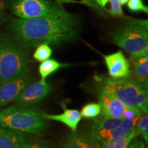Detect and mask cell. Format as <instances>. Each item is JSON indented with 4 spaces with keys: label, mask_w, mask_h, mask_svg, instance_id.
I'll use <instances>...</instances> for the list:
<instances>
[{
    "label": "cell",
    "mask_w": 148,
    "mask_h": 148,
    "mask_svg": "<svg viewBox=\"0 0 148 148\" xmlns=\"http://www.w3.org/2000/svg\"><path fill=\"white\" fill-rule=\"evenodd\" d=\"M44 116L48 120L58 121L65 124L71 130L72 132L76 131L77 125L80 121V112L75 109H68L64 106V112L59 114H49L44 112Z\"/></svg>",
    "instance_id": "cell-15"
},
{
    "label": "cell",
    "mask_w": 148,
    "mask_h": 148,
    "mask_svg": "<svg viewBox=\"0 0 148 148\" xmlns=\"http://www.w3.org/2000/svg\"><path fill=\"white\" fill-rule=\"evenodd\" d=\"M95 1L100 6L102 7V8H104V6L108 1V0H95Z\"/></svg>",
    "instance_id": "cell-28"
},
{
    "label": "cell",
    "mask_w": 148,
    "mask_h": 148,
    "mask_svg": "<svg viewBox=\"0 0 148 148\" xmlns=\"http://www.w3.org/2000/svg\"><path fill=\"white\" fill-rule=\"evenodd\" d=\"M62 8L50 0H17L12 11L20 18H32L48 15Z\"/></svg>",
    "instance_id": "cell-6"
},
{
    "label": "cell",
    "mask_w": 148,
    "mask_h": 148,
    "mask_svg": "<svg viewBox=\"0 0 148 148\" xmlns=\"http://www.w3.org/2000/svg\"><path fill=\"white\" fill-rule=\"evenodd\" d=\"M111 5V9L108 10V12L113 16H123L121 4L119 0H108Z\"/></svg>",
    "instance_id": "cell-24"
},
{
    "label": "cell",
    "mask_w": 148,
    "mask_h": 148,
    "mask_svg": "<svg viewBox=\"0 0 148 148\" xmlns=\"http://www.w3.org/2000/svg\"><path fill=\"white\" fill-rule=\"evenodd\" d=\"M98 99L101 106V114L103 116L123 119L126 107L121 101L101 90L98 94Z\"/></svg>",
    "instance_id": "cell-11"
},
{
    "label": "cell",
    "mask_w": 148,
    "mask_h": 148,
    "mask_svg": "<svg viewBox=\"0 0 148 148\" xmlns=\"http://www.w3.org/2000/svg\"><path fill=\"white\" fill-rule=\"evenodd\" d=\"M82 1H86V2L89 3V4L91 5V6H93V7H95V5L92 4V2H91V0H82Z\"/></svg>",
    "instance_id": "cell-30"
},
{
    "label": "cell",
    "mask_w": 148,
    "mask_h": 148,
    "mask_svg": "<svg viewBox=\"0 0 148 148\" xmlns=\"http://www.w3.org/2000/svg\"><path fill=\"white\" fill-rule=\"evenodd\" d=\"M61 148H99L100 143L88 134L72 132L62 138Z\"/></svg>",
    "instance_id": "cell-12"
},
{
    "label": "cell",
    "mask_w": 148,
    "mask_h": 148,
    "mask_svg": "<svg viewBox=\"0 0 148 148\" xmlns=\"http://www.w3.org/2000/svg\"><path fill=\"white\" fill-rule=\"evenodd\" d=\"M32 82L29 73L0 84V108L14 101L21 90Z\"/></svg>",
    "instance_id": "cell-9"
},
{
    "label": "cell",
    "mask_w": 148,
    "mask_h": 148,
    "mask_svg": "<svg viewBox=\"0 0 148 148\" xmlns=\"http://www.w3.org/2000/svg\"><path fill=\"white\" fill-rule=\"evenodd\" d=\"M142 116L141 114L138 113L137 111H136L134 109L130 108H125V110L124 111V113L123 115V119H134L136 117H140Z\"/></svg>",
    "instance_id": "cell-25"
},
{
    "label": "cell",
    "mask_w": 148,
    "mask_h": 148,
    "mask_svg": "<svg viewBox=\"0 0 148 148\" xmlns=\"http://www.w3.org/2000/svg\"><path fill=\"white\" fill-rule=\"evenodd\" d=\"M139 119L140 117H136L132 119H123L117 127H116L106 135L104 140L114 139V138L120 137H125V136H130L133 133H137L138 134L137 130L136 129L135 126Z\"/></svg>",
    "instance_id": "cell-16"
},
{
    "label": "cell",
    "mask_w": 148,
    "mask_h": 148,
    "mask_svg": "<svg viewBox=\"0 0 148 148\" xmlns=\"http://www.w3.org/2000/svg\"><path fill=\"white\" fill-rule=\"evenodd\" d=\"M103 57L111 78H132L130 62L125 58L121 51L110 55H103Z\"/></svg>",
    "instance_id": "cell-8"
},
{
    "label": "cell",
    "mask_w": 148,
    "mask_h": 148,
    "mask_svg": "<svg viewBox=\"0 0 148 148\" xmlns=\"http://www.w3.org/2000/svg\"><path fill=\"white\" fill-rule=\"evenodd\" d=\"M123 119L102 115L101 118L95 121L88 135L97 141H103L105 140L106 135L117 127Z\"/></svg>",
    "instance_id": "cell-13"
},
{
    "label": "cell",
    "mask_w": 148,
    "mask_h": 148,
    "mask_svg": "<svg viewBox=\"0 0 148 148\" xmlns=\"http://www.w3.org/2000/svg\"><path fill=\"white\" fill-rule=\"evenodd\" d=\"M51 54H52V49L49 45L41 44V45L37 46L33 56L35 60L38 62H42V61L50 58Z\"/></svg>",
    "instance_id": "cell-20"
},
{
    "label": "cell",
    "mask_w": 148,
    "mask_h": 148,
    "mask_svg": "<svg viewBox=\"0 0 148 148\" xmlns=\"http://www.w3.org/2000/svg\"><path fill=\"white\" fill-rule=\"evenodd\" d=\"M101 106L99 103H89L86 104L82 108L80 114L82 117L86 119L97 117L101 114Z\"/></svg>",
    "instance_id": "cell-19"
},
{
    "label": "cell",
    "mask_w": 148,
    "mask_h": 148,
    "mask_svg": "<svg viewBox=\"0 0 148 148\" xmlns=\"http://www.w3.org/2000/svg\"><path fill=\"white\" fill-rule=\"evenodd\" d=\"M23 148H57L54 143L52 141L45 139L35 140L32 143L29 144Z\"/></svg>",
    "instance_id": "cell-22"
},
{
    "label": "cell",
    "mask_w": 148,
    "mask_h": 148,
    "mask_svg": "<svg viewBox=\"0 0 148 148\" xmlns=\"http://www.w3.org/2000/svg\"><path fill=\"white\" fill-rule=\"evenodd\" d=\"M127 1H128V0H119L120 4H121V5L125 4V3L127 2Z\"/></svg>",
    "instance_id": "cell-29"
},
{
    "label": "cell",
    "mask_w": 148,
    "mask_h": 148,
    "mask_svg": "<svg viewBox=\"0 0 148 148\" xmlns=\"http://www.w3.org/2000/svg\"><path fill=\"white\" fill-rule=\"evenodd\" d=\"M10 28L15 40L25 47L58 45L75 40L79 33L77 18L63 8L40 17L14 19Z\"/></svg>",
    "instance_id": "cell-1"
},
{
    "label": "cell",
    "mask_w": 148,
    "mask_h": 148,
    "mask_svg": "<svg viewBox=\"0 0 148 148\" xmlns=\"http://www.w3.org/2000/svg\"><path fill=\"white\" fill-rule=\"evenodd\" d=\"M136 129L137 130L138 134H140L146 143L148 142V116L145 115L143 117L140 116L136 124Z\"/></svg>",
    "instance_id": "cell-21"
},
{
    "label": "cell",
    "mask_w": 148,
    "mask_h": 148,
    "mask_svg": "<svg viewBox=\"0 0 148 148\" xmlns=\"http://www.w3.org/2000/svg\"><path fill=\"white\" fill-rule=\"evenodd\" d=\"M71 64L68 63H62L54 59H47L42 61L38 67V72L41 77V79L45 80L48 76L54 73L62 68L68 67Z\"/></svg>",
    "instance_id": "cell-17"
},
{
    "label": "cell",
    "mask_w": 148,
    "mask_h": 148,
    "mask_svg": "<svg viewBox=\"0 0 148 148\" xmlns=\"http://www.w3.org/2000/svg\"><path fill=\"white\" fill-rule=\"evenodd\" d=\"M137 133H133L128 136L114 138V139L103 140L99 142V148H127L130 145L131 140L138 136Z\"/></svg>",
    "instance_id": "cell-18"
},
{
    "label": "cell",
    "mask_w": 148,
    "mask_h": 148,
    "mask_svg": "<svg viewBox=\"0 0 148 148\" xmlns=\"http://www.w3.org/2000/svg\"><path fill=\"white\" fill-rule=\"evenodd\" d=\"M147 21L135 20L117 27L111 33L112 42L130 57L148 49Z\"/></svg>",
    "instance_id": "cell-5"
},
{
    "label": "cell",
    "mask_w": 148,
    "mask_h": 148,
    "mask_svg": "<svg viewBox=\"0 0 148 148\" xmlns=\"http://www.w3.org/2000/svg\"><path fill=\"white\" fill-rule=\"evenodd\" d=\"M58 3H83V4L90 5L91 6V5L89 4V3L86 2V1H75V0H55Z\"/></svg>",
    "instance_id": "cell-27"
},
{
    "label": "cell",
    "mask_w": 148,
    "mask_h": 148,
    "mask_svg": "<svg viewBox=\"0 0 148 148\" xmlns=\"http://www.w3.org/2000/svg\"><path fill=\"white\" fill-rule=\"evenodd\" d=\"M29 53L16 40L0 37V84L29 73Z\"/></svg>",
    "instance_id": "cell-4"
},
{
    "label": "cell",
    "mask_w": 148,
    "mask_h": 148,
    "mask_svg": "<svg viewBox=\"0 0 148 148\" xmlns=\"http://www.w3.org/2000/svg\"><path fill=\"white\" fill-rule=\"evenodd\" d=\"M135 77L147 87L148 77V49L140 54L130 57Z\"/></svg>",
    "instance_id": "cell-14"
},
{
    "label": "cell",
    "mask_w": 148,
    "mask_h": 148,
    "mask_svg": "<svg viewBox=\"0 0 148 148\" xmlns=\"http://www.w3.org/2000/svg\"><path fill=\"white\" fill-rule=\"evenodd\" d=\"M37 138L35 135L0 125V148H23Z\"/></svg>",
    "instance_id": "cell-10"
},
{
    "label": "cell",
    "mask_w": 148,
    "mask_h": 148,
    "mask_svg": "<svg viewBox=\"0 0 148 148\" xmlns=\"http://www.w3.org/2000/svg\"><path fill=\"white\" fill-rule=\"evenodd\" d=\"M95 78L101 84V90L116 97L125 107L134 109L142 115L147 114V89L138 81L132 78L112 79L103 75H95Z\"/></svg>",
    "instance_id": "cell-2"
},
{
    "label": "cell",
    "mask_w": 148,
    "mask_h": 148,
    "mask_svg": "<svg viewBox=\"0 0 148 148\" xmlns=\"http://www.w3.org/2000/svg\"><path fill=\"white\" fill-rule=\"evenodd\" d=\"M133 148H145V144L140 138H136L132 143Z\"/></svg>",
    "instance_id": "cell-26"
},
{
    "label": "cell",
    "mask_w": 148,
    "mask_h": 148,
    "mask_svg": "<svg viewBox=\"0 0 148 148\" xmlns=\"http://www.w3.org/2000/svg\"><path fill=\"white\" fill-rule=\"evenodd\" d=\"M127 7L131 11H143L145 13H148V8L144 5L142 0H128Z\"/></svg>",
    "instance_id": "cell-23"
},
{
    "label": "cell",
    "mask_w": 148,
    "mask_h": 148,
    "mask_svg": "<svg viewBox=\"0 0 148 148\" xmlns=\"http://www.w3.org/2000/svg\"><path fill=\"white\" fill-rule=\"evenodd\" d=\"M53 90L51 85L43 79L27 85L18 94L14 101L18 105L29 106L40 102L48 97Z\"/></svg>",
    "instance_id": "cell-7"
},
{
    "label": "cell",
    "mask_w": 148,
    "mask_h": 148,
    "mask_svg": "<svg viewBox=\"0 0 148 148\" xmlns=\"http://www.w3.org/2000/svg\"><path fill=\"white\" fill-rule=\"evenodd\" d=\"M44 112L34 107L17 105L0 110V125L14 130L40 136L49 126Z\"/></svg>",
    "instance_id": "cell-3"
}]
</instances>
